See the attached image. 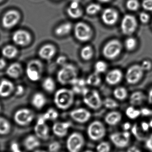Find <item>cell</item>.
I'll use <instances>...</instances> for the list:
<instances>
[{"label":"cell","instance_id":"obj_1","mask_svg":"<svg viewBox=\"0 0 152 152\" xmlns=\"http://www.w3.org/2000/svg\"><path fill=\"white\" fill-rule=\"evenodd\" d=\"M75 93L72 89L62 88L56 91L53 102L57 108L62 110H68L74 104Z\"/></svg>","mask_w":152,"mask_h":152},{"label":"cell","instance_id":"obj_2","mask_svg":"<svg viewBox=\"0 0 152 152\" xmlns=\"http://www.w3.org/2000/svg\"><path fill=\"white\" fill-rule=\"evenodd\" d=\"M78 71L75 65L67 63L61 66L57 75V80L61 85H70L78 77Z\"/></svg>","mask_w":152,"mask_h":152},{"label":"cell","instance_id":"obj_3","mask_svg":"<svg viewBox=\"0 0 152 152\" xmlns=\"http://www.w3.org/2000/svg\"><path fill=\"white\" fill-rule=\"evenodd\" d=\"M84 103L90 109L99 110L103 105V101L97 90L86 88L82 94Z\"/></svg>","mask_w":152,"mask_h":152},{"label":"cell","instance_id":"obj_4","mask_svg":"<svg viewBox=\"0 0 152 152\" xmlns=\"http://www.w3.org/2000/svg\"><path fill=\"white\" fill-rule=\"evenodd\" d=\"M122 43L118 39L110 40L104 45L102 53L104 57L108 60H114L118 58L122 51Z\"/></svg>","mask_w":152,"mask_h":152},{"label":"cell","instance_id":"obj_5","mask_svg":"<svg viewBox=\"0 0 152 152\" xmlns=\"http://www.w3.org/2000/svg\"><path fill=\"white\" fill-rule=\"evenodd\" d=\"M43 71V64L39 60H32L27 65L26 74L28 78L33 82H36L41 79Z\"/></svg>","mask_w":152,"mask_h":152},{"label":"cell","instance_id":"obj_6","mask_svg":"<svg viewBox=\"0 0 152 152\" xmlns=\"http://www.w3.org/2000/svg\"><path fill=\"white\" fill-rule=\"evenodd\" d=\"M74 34L77 41L86 42L91 40L93 37L92 28L84 22H78L74 28Z\"/></svg>","mask_w":152,"mask_h":152},{"label":"cell","instance_id":"obj_7","mask_svg":"<svg viewBox=\"0 0 152 152\" xmlns=\"http://www.w3.org/2000/svg\"><path fill=\"white\" fill-rule=\"evenodd\" d=\"M87 134L91 140L97 141L102 139L106 134V129L104 124L99 121L91 122L87 128Z\"/></svg>","mask_w":152,"mask_h":152},{"label":"cell","instance_id":"obj_8","mask_svg":"<svg viewBox=\"0 0 152 152\" xmlns=\"http://www.w3.org/2000/svg\"><path fill=\"white\" fill-rule=\"evenodd\" d=\"M145 71L141 65L134 64L128 68L125 75V79L127 83L130 85H135L142 79Z\"/></svg>","mask_w":152,"mask_h":152},{"label":"cell","instance_id":"obj_9","mask_svg":"<svg viewBox=\"0 0 152 152\" xmlns=\"http://www.w3.org/2000/svg\"><path fill=\"white\" fill-rule=\"evenodd\" d=\"M34 113L27 108H22L14 113L13 119L15 123L22 126H28L34 120Z\"/></svg>","mask_w":152,"mask_h":152},{"label":"cell","instance_id":"obj_10","mask_svg":"<svg viewBox=\"0 0 152 152\" xmlns=\"http://www.w3.org/2000/svg\"><path fill=\"white\" fill-rule=\"evenodd\" d=\"M131 132L124 131L122 132H116L110 135V138L116 147L123 149L129 145L131 141Z\"/></svg>","mask_w":152,"mask_h":152},{"label":"cell","instance_id":"obj_11","mask_svg":"<svg viewBox=\"0 0 152 152\" xmlns=\"http://www.w3.org/2000/svg\"><path fill=\"white\" fill-rule=\"evenodd\" d=\"M138 26L136 19L133 15H125L121 21V29L123 34L130 36L135 33Z\"/></svg>","mask_w":152,"mask_h":152},{"label":"cell","instance_id":"obj_12","mask_svg":"<svg viewBox=\"0 0 152 152\" xmlns=\"http://www.w3.org/2000/svg\"><path fill=\"white\" fill-rule=\"evenodd\" d=\"M85 143L83 136L74 132L70 135L66 141V147L69 152H79Z\"/></svg>","mask_w":152,"mask_h":152},{"label":"cell","instance_id":"obj_13","mask_svg":"<svg viewBox=\"0 0 152 152\" xmlns=\"http://www.w3.org/2000/svg\"><path fill=\"white\" fill-rule=\"evenodd\" d=\"M20 19V14L15 10H10L5 12L2 19V24L4 28L10 29L14 27Z\"/></svg>","mask_w":152,"mask_h":152},{"label":"cell","instance_id":"obj_14","mask_svg":"<svg viewBox=\"0 0 152 152\" xmlns=\"http://www.w3.org/2000/svg\"><path fill=\"white\" fill-rule=\"evenodd\" d=\"M12 39L13 42L17 45L26 46L30 43L32 37L30 34L27 31L20 29L13 33Z\"/></svg>","mask_w":152,"mask_h":152},{"label":"cell","instance_id":"obj_15","mask_svg":"<svg viewBox=\"0 0 152 152\" xmlns=\"http://www.w3.org/2000/svg\"><path fill=\"white\" fill-rule=\"evenodd\" d=\"M69 115L73 120L81 124L87 122L91 117V113L88 110L83 108L73 110L70 112Z\"/></svg>","mask_w":152,"mask_h":152},{"label":"cell","instance_id":"obj_16","mask_svg":"<svg viewBox=\"0 0 152 152\" xmlns=\"http://www.w3.org/2000/svg\"><path fill=\"white\" fill-rule=\"evenodd\" d=\"M57 49L52 44L48 43L42 46L38 51V55L44 60L50 61L56 55Z\"/></svg>","mask_w":152,"mask_h":152},{"label":"cell","instance_id":"obj_17","mask_svg":"<svg viewBox=\"0 0 152 152\" xmlns=\"http://www.w3.org/2000/svg\"><path fill=\"white\" fill-rule=\"evenodd\" d=\"M118 19V14L115 10L111 8H107L103 11L102 20L105 25L113 26L117 23Z\"/></svg>","mask_w":152,"mask_h":152},{"label":"cell","instance_id":"obj_18","mask_svg":"<svg viewBox=\"0 0 152 152\" xmlns=\"http://www.w3.org/2000/svg\"><path fill=\"white\" fill-rule=\"evenodd\" d=\"M123 77V74L121 70L114 69L107 73L105 77L106 83L110 86H115L120 83Z\"/></svg>","mask_w":152,"mask_h":152},{"label":"cell","instance_id":"obj_19","mask_svg":"<svg viewBox=\"0 0 152 152\" xmlns=\"http://www.w3.org/2000/svg\"><path fill=\"white\" fill-rule=\"evenodd\" d=\"M71 126V123L69 121L56 122L53 126V132L58 137H64L67 134Z\"/></svg>","mask_w":152,"mask_h":152},{"label":"cell","instance_id":"obj_20","mask_svg":"<svg viewBox=\"0 0 152 152\" xmlns=\"http://www.w3.org/2000/svg\"><path fill=\"white\" fill-rule=\"evenodd\" d=\"M147 100V96L143 93L140 91L133 92L129 96V103L131 105L138 106L143 104Z\"/></svg>","mask_w":152,"mask_h":152},{"label":"cell","instance_id":"obj_21","mask_svg":"<svg viewBox=\"0 0 152 152\" xmlns=\"http://www.w3.org/2000/svg\"><path fill=\"white\" fill-rule=\"evenodd\" d=\"M35 134L39 139L47 140L49 138V128L45 123H37L35 126Z\"/></svg>","mask_w":152,"mask_h":152},{"label":"cell","instance_id":"obj_22","mask_svg":"<svg viewBox=\"0 0 152 152\" xmlns=\"http://www.w3.org/2000/svg\"><path fill=\"white\" fill-rule=\"evenodd\" d=\"M15 89L13 83L7 79H3L0 82V96L8 97Z\"/></svg>","mask_w":152,"mask_h":152},{"label":"cell","instance_id":"obj_23","mask_svg":"<svg viewBox=\"0 0 152 152\" xmlns=\"http://www.w3.org/2000/svg\"><path fill=\"white\" fill-rule=\"evenodd\" d=\"M122 119V115L119 112L112 111L108 113L104 117L106 124L110 126H115L120 122Z\"/></svg>","mask_w":152,"mask_h":152},{"label":"cell","instance_id":"obj_24","mask_svg":"<svg viewBox=\"0 0 152 152\" xmlns=\"http://www.w3.org/2000/svg\"><path fill=\"white\" fill-rule=\"evenodd\" d=\"M47 102L46 97L42 93L37 92L34 94L31 99L33 106L37 110L42 109Z\"/></svg>","mask_w":152,"mask_h":152},{"label":"cell","instance_id":"obj_25","mask_svg":"<svg viewBox=\"0 0 152 152\" xmlns=\"http://www.w3.org/2000/svg\"><path fill=\"white\" fill-rule=\"evenodd\" d=\"M24 147L28 151L35 150L40 145V142L39 138L36 136L30 135L24 139L23 142Z\"/></svg>","mask_w":152,"mask_h":152},{"label":"cell","instance_id":"obj_26","mask_svg":"<svg viewBox=\"0 0 152 152\" xmlns=\"http://www.w3.org/2000/svg\"><path fill=\"white\" fill-rule=\"evenodd\" d=\"M23 72L22 66L19 63H12L8 66L6 69L7 75L12 78H18L21 75Z\"/></svg>","mask_w":152,"mask_h":152},{"label":"cell","instance_id":"obj_27","mask_svg":"<svg viewBox=\"0 0 152 152\" xmlns=\"http://www.w3.org/2000/svg\"><path fill=\"white\" fill-rule=\"evenodd\" d=\"M72 29V24L69 22H66L58 26L54 30V34L57 37H62L68 35Z\"/></svg>","mask_w":152,"mask_h":152},{"label":"cell","instance_id":"obj_28","mask_svg":"<svg viewBox=\"0 0 152 152\" xmlns=\"http://www.w3.org/2000/svg\"><path fill=\"white\" fill-rule=\"evenodd\" d=\"M71 85L72 86V90L75 94H82L84 90L86 88V86L87 84L86 80L77 77Z\"/></svg>","mask_w":152,"mask_h":152},{"label":"cell","instance_id":"obj_29","mask_svg":"<svg viewBox=\"0 0 152 152\" xmlns=\"http://www.w3.org/2000/svg\"><path fill=\"white\" fill-rule=\"evenodd\" d=\"M86 81L88 86L93 87L98 86L102 83V78L100 74L94 72L88 76Z\"/></svg>","mask_w":152,"mask_h":152},{"label":"cell","instance_id":"obj_30","mask_svg":"<svg viewBox=\"0 0 152 152\" xmlns=\"http://www.w3.org/2000/svg\"><path fill=\"white\" fill-rule=\"evenodd\" d=\"M94 50L92 46L86 45L84 46L80 51V58L85 61H88L94 57Z\"/></svg>","mask_w":152,"mask_h":152},{"label":"cell","instance_id":"obj_31","mask_svg":"<svg viewBox=\"0 0 152 152\" xmlns=\"http://www.w3.org/2000/svg\"><path fill=\"white\" fill-rule=\"evenodd\" d=\"M2 53L5 58L8 59H12L17 56L18 53V50L16 47L13 45H6L3 48Z\"/></svg>","mask_w":152,"mask_h":152},{"label":"cell","instance_id":"obj_32","mask_svg":"<svg viewBox=\"0 0 152 152\" xmlns=\"http://www.w3.org/2000/svg\"><path fill=\"white\" fill-rule=\"evenodd\" d=\"M42 87L46 92L53 93L56 88V83L53 78L47 77L43 81Z\"/></svg>","mask_w":152,"mask_h":152},{"label":"cell","instance_id":"obj_33","mask_svg":"<svg viewBox=\"0 0 152 152\" xmlns=\"http://www.w3.org/2000/svg\"><path fill=\"white\" fill-rule=\"evenodd\" d=\"M113 95L114 97L119 101H124L128 95L127 89L122 86L118 87L114 89Z\"/></svg>","mask_w":152,"mask_h":152},{"label":"cell","instance_id":"obj_34","mask_svg":"<svg viewBox=\"0 0 152 152\" xmlns=\"http://www.w3.org/2000/svg\"><path fill=\"white\" fill-rule=\"evenodd\" d=\"M131 134L135 138L139 141H145L146 139L145 136L144 135V133L141 130L140 126L137 123H135L132 125L130 129Z\"/></svg>","mask_w":152,"mask_h":152},{"label":"cell","instance_id":"obj_35","mask_svg":"<svg viewBox=\"0 0 152 152\" xmlns=\"http://www.w3.org/2000/svg\"><path fill=\"white\" fill-rule=\"evenodd\" d=\"M125 114L128 118L132 120L136 119L141 116L140 110L136 109L135 108V106L133 105L129 106L127 108L125 111Z\"/></svg>","mask_w":152,"mask_h":152},{"label":"cell","instance_id":"obj_36","mask_svg":"<svg viewBox=\"0 0 152 152\" xmlns=\"http://www.w3.org/2000/svg\"><path fill=\"white\" fill-rule=\"evenodd\" d=\"M11 126L6 119L0 117V135H6L10 132Z\"/></svg>","mask_w":152,"mask_h":152},{"label":"cell","instance_id":"obj_37","mask_svg":"<svg viewBox=\"0 0 152 152\" xmlns=\"http://www.w3.org/2000/svg\"><path fill=\"white\" fill-rule=\"evenodd\" d=\"M68 15L73 19H78L83 14V11L80 7H69L67 10Z\"/></svg>","mask_w":152,"mask_h":152},{"label":"cell","instance_id":"obj_38","mask_svg":"<svg viewBox=\"0 0 152 152\" xmlns=\"http://www.w3.org/2000/svg\"><path fill=\"white\" fill-rule=\"evenodd\" d=\"M137 40L134 37H129L126 39L124 43L125 48L128 51H132L136 48L137 46Z\"/></svg>","mask_w":152,"mask_h":152},{"label":"cell","instance_id":"obj_39","mask_svg":"<svg viewBox=\"0 0 152 152\" xmlns=\"http://www.w3.org/2000/svg\"><path fill=\"white\" fill-rule=\"evenodd\" d=\"M42 116L46 121L55 120L58 117L59 113L53 108H50Z\"/></svg>","mask_w":152,"mask_h":152},{"label":"cell","instance_id":"obj_40","mask_svg":"<svg viewBox=\"0 0 152 152\" xmlns=\"http://www.w3.org/2000/svg\"><path fill=\"white\" fill-rule=\"evenodd\" d=\"M103 105L106 108L110 110H114L118 108V103L113 98L107 97L103 101Z\"/></svg>","mask_w":152,"mask_h":152},{"label":"cell","instance_id":"obj_41","mask_svg":"<svg viewBox=\"0 0 152 152\" xmlns=\"http://www.w3.org/2000/svg\"><path fill=\"white\" fill-rule=\"evenodd\" d=\"M108 69V65L103 61H98L94 65V72L99 74L105 73Z\"/></svg>","mask_w":152,"mask_h":152},{"label":"cell","instance_id":"obj_42","mask_svg":"<svg viewBox=\"0 0 152 152\" xmlns=\"http://www.w3.org/2000/svg\"><path fill=\"white\" fill-rule=\"evenodd\" d=\"M101 9V7L99 4L96 3L90 4L86 8V12L88 15H94L98 13Z\"/></svg>","mask_w":152,"mask_h":152},{"label":"cell","instance_id":"obj_43","mask_svg":"<svg viewBox=\"0 0 152 152\" xmlns=\"http://www.w3.org/2000/svg\"><path fill=\"white\" fill-rule=\"evenodd\" d=\"M110 145L109 143L106 142L100 143L96 147L97 152H110Z\"/></svg>","mask_w":152,"mask_h":152},{"label":"cell","instance_id":"obj_44","mask_svg":"<svg viewBox=\"0 0 152 152\" xmlns=\"http://www.w3.org/2000/svg\"><path fill=\"white\" fill-rule=\"evenodd\" d=\"M140 4L137 0H128L126 2V7L129 10L135 11L139 8Z\"/></svg>","mask_w":152,"mask_h":152},{"label":"cell","instance_id":"obj_45","mask_svg":"<svg viewBox=\"0 0 152 152\" xmlns=\"http://www.w3.org/2000/svg\"><path fill=\"white\" fill-rule=\"evenodd\" d=\"M61 148V145L59 142H53L49 145V151L50 152H58Z\"/></svg>","mask_w":152,"mask_h":152},{"label":"cell","instance_id":"obj_46","mask_svg":"<svg viewBox=\"0 0 152 152\" xmlns=\"http://www.w3.org/2000/svg\"><path fill=\"white\" fill-rule=\"evenodd\" d=\"M141 66L144 71H149L152 69V62L151 61L145 60L142 62Z\"/></svg>","mask_w":152,"mask_h":152},{"label":"cell","instance_id":"obj_47","mask_svg":"<svg viewBox=\"0 0 152 152\" xmlns=\"http://www.w3.org/2000/svg\"><path fill=\"white\" fill-rule=\"evenodd\" d=\"M144 142L145 148L149 151L152 152V134L146 137Z\"/></svg>","mask_w":152,"mask_h":152},{"label":"cell","instance_id":"obj_48","mask_svg":"<svg viewBox=\"0 0 152 152\" xmlns=\"http://www.w3.org/2000/svg\"><path fill=\"white\" fill-rule=\"evenodd\" d=\"M139 19L143 24H146L148 23L150 20V15L146 12H142L139 15Z\"/></svg>","mask_w":152,"mask_h":152},{"label":"cell","instance_id":"obj_49","mask_svg":"<svg viewBox=\"0 0 152 152\" xmlns=\"http://www.w3.org/2000/svg\"><path fill=\"white\" fill-rule=\"evenodd\" d=\"M142 6L145 10L152 11V0H144Z\"/></svg>","mask_w":152,"mask_h":152},{"label":"cell","instance_id":"obj_50","mask_svg":"<svg viewBox=\"0 0 152 152\" xmlns=\"http://www.w3.org/2000/svg\"><path fill=\"white\" fill-rule=\"evenodd\" d=\"M140 128L141 130L144 133H147L151 129L149 122H147L146 121H142L141 122L140 125Z\"/></svg>","mask_w":152,"mask_h":152},{"label":"cell","instance_id":"obj_51","mask_svg":"<svg viewBox=\"0 0 152 152\" xmlns=\"http://www.w3.org/2000/svg\"><path fill=\"white\" fill-rule=\"evenodd\" d=\"M141 116L145 117H151L152 116V110L147 107L142 108L140 110Z\"/></svg>","mask_w":152,"mask_h":152},{"label":"cell","instance_id":"obj_52","mask_svg":"<svg viewBox=\"0 0 152 152\" xmlns=\"http://www.w3.org/2000/svg\"><path fill=\"white\" fill-rule=\"evenodd\" d=\"M67 59L66 57L65 56H60L58 57L56 60V63L58 65H59L61 66H64L65 64H67Z\"/></svg>","mask_w":152,"mask_h":152},{"label":"cell","instance_id":"obj_53","mask_svg":"<svg viewBox=\"0 0 152 152\" xmlns=\"http://www.w3.org/2000/svg\"><path fill=\"white\" fill-rule=\"evenodd\" d=\"M25 88L24 87L21 85L17 86L15 89V94L17 96H20L24 94Z\"/></svg>","mask_w":152,"mask_h":152},{"label":"cell","instance_id":"obj_54","mask_svg":"<svg viewBox=\"0 0 152 152\" xmlns=\"http://www.w3.org/2000/svg\"><path fill=\"white\" fill-rule=\"evenodd\" d=\"M10 149L12 152H22L20 150L18 144L16 142H13L11 144Z\"/></svg>","mask_w":152,"mask_h":152},{"label":"cell","instance_id":"obj_55","mask_svg":"<svg viewBox=\"0 0 152 152\" xmlns=\"http://www.w3.org/2000/svg\"><path fill=\"white\" fill-rule=\"evenodd\" d=\"M127 152H142L140 148L135 145H132L128 148Z\"/></svg>","mask_w":152,"mask_h":152},{"label":"cell","instance_id":"obj_56","mask_svg":"<svg viewBox=\"0 0 152 152\" xmlns=\"http://www.w3.org/2000/svg\"><path fill=\"white\" fill-rule=\"evenodd\" d=\"M132 125L129 122H126L122 125V129L124 131H129L132 127Z\"/></svg>","mask_w":152,"mask_h":152},{"label":"cell","instance_id":"obj_57","mask_svg":"<svg viewBox=\"0 0 152 152\" xmlns=\"http://www.w3.org/2000/svg\"><path fill=\"white\" fill-rule=\"evenodd\" d=\"M147 100L150 104H152V88L149 90L148 92Z\"/></svg>","mask_w":152,"mask_h":152},{"label":"cell","instance_id":"obj_58","mask_svg":"<svg viewBox=\"0 0 152 152\" xmlns=\"http://www.w3.org/2000/svg\"><path fill=\"white\" fill-rule=\"evenodd\" d=\"M6 63L4 59H0V69H3L6 66Z\"/></svg>","mask_w":152,"mask_h":152},{"label":"cell","instance_id":"obj_59","mask_svg":"<svg viewBox=\"0 0 152 152\" xmlns=\"http://www.w3.org/2000/svg\"><path fill=\"white\" fill-rule=\"evenodd\" d=\"M98 1L101 2L106 3L108 2L111 0H98Z\"/></svg>","mask_w":152,"mask_h":152},{"label":"cell","instance_id":"obj_60","mask_svg":"<svg viewBox=\"0 0 152 152\" xmlns=\"http://www.w3.org/2000/svg\"><path fill=\"white\" fill-rule=\"evenodd\" d=\"M149 123L151 129H152V119H151L150 120V121H149Z\"/></svg>","mask_w":152,"mask_h":152},{"label":"cell","instance_id":"obj_61","mask_svg":"<svg viewBox=\"0 0 152 152\" xmlns=\"http://www.w3.org/2000/svg\"><path fill=\"white\" fill-rule=\"evenodd\" d=\"M34 152H47L45 151H42V150H37Z\"/></svg>","mask_w":152,"mask_h":152},{"label":"cell","instance_id":"obj_62","mask_svg":"<svg viewBox=\"0 0 152 152\" xmlns=\"http://www.w3.org/2000/svg\"><path fill=\"white\" fill-rule=\"evenodd\" d=\"M83 152H93L92 151H89V150H88V151H84Z\"/></svg>","mask_w":152,"mask_h":152},{"label":"cell","instance_id":"obj_63","mask_svg":"<svg viewBox=\"0 0 152 152\" xmlns=\"http://www.w3.org/2000/svg\"><path fill=\"white\" fill-rule=\"evenodd\" d=\"M3 1H4V0H0V3L1 2Z\"/></svg>","mask_w":152,"mask_h":152},{"label":"cell","instance_id":"obj_64","mask_svg":"<svg viewBox=\"0 0 152 152\" xmlns=\"http://www.w3.org/2000/svg\"><path fill=\"white\" fill-rule=\"evenodd\" d=\"M1 105H0V112H1Z\"/></svg>","mask_w":152,"mask_h":152}]
</instances>
